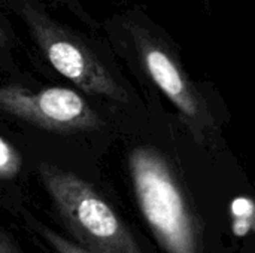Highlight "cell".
Instances as JSON below:
<instances>
[{"mask_svg":"<svg viewBox=\"0 0 255 253\" xmlns=\"http://www.w3.org/2000/svg\"><path fill=\"white\" fill-rule=\"evenodd\" d=\"M21 166L19 152L0 136V179H13L19 174Z\"/></svg>","mask_w":255,"mask_h":253,"instance_id":"obj_7","label":"cell"},{"mask_svg":"<svg viewBox=\"0 0 255 253\" xmlns=\"http://www.w3.org/2000/svg\"><path fill=\"white\" fill-rule=\"evenodd\" d=\"M131 34L142 66L154 84L178 109L194 139L202 143L211 140L218 131L215 118L179 61L149 31L133 28Z\"/></svg>","mask_w":255,"mask_h":253,"instance_id":"obj_4","label":"cell"},{"mask_svg":"<svg viewBox=\"0 0 255 253\" xmlns=\"http://www.w3.org/2000/svg\"><path fill=\"white\" fill-rule=\"evenodd\" d=\"M19 15L39 49L60 75L93 97L128 101L124 88L75 34L27 3L19 6Z\"/></svg>","mask_w":255,"mask_h":253,"instance_id":"obj_3","label":"cell"},{"mask_svg":"<svg viewBox=\"0 0 255 253\" xmlns=\"http://www.w3.org/2000/svg\"><path fill=\"white\" fill-rule=\"evenodd\" d=\"M232 231L238 237H247L254 228V201L250 197H236L230 204Z\"/></svg>","mask_w":255,"mask_h":253,"instance_id":"obj_6","label":"cell"},{"mask_svg":"<svg viewBox=\"0 0 255 253\" xmlns=\"http://www.w3.org/2000/svg\"><path fill=\"white\" fill-rule=\"evenodd\" d=\"M0 110L58 133L87 131L100 125L99 115L78 92L60 86L30 91L16 85H0Z\"/></svg>","mask_w":255,"mask_h":253,"instance_id":"obj_5","label":"cell"},{"mask_svg":"<svg viewBox=\"0 0 255 253\" xmlns=\"http://www.w3.org/2000/svg\"><path fill=\"white\" fill-rule=\"evenodd\" d=\"M36 230L39 231L42 239L48 243V246L55 253H91L87 249L81 248L78 243H75V242L69 240L67 237L58 234L54 230H49V228L42 227V225H39Z\"/></svg>","mask_w":255,"mask_h":253,"instance_id":"obj_8","label":"cell"},{"mask_svg":"<svg viewBox=\"0 0 255 253\" xmlns=\"http://www.w3.org/2000/svg\"><path fill=\"white\" fill-rule=\"evenodd\" d=\"M7 43H9V37H7V33H6V30H4L1 21H0V49L4 48Z\"/></svg>","mask_w":255,"mask_h":253,"instance_id":"obj_10","label":"cell"},{"mask_svg":"<svg viewBox=\"0 0 255 253\" xmlns=\"http://www.w3.org/2000/svg\"><path fill=\"white\" fill-rule=\"evenodd\" d=\"M0 253H27L6 230L0 228Z\"/></svg>","mask_w":255,"mask_h":253,"instance_id":"obj_9","label":"cell"},{"mask_svg":"<svg viewBox=\"0 0 255 253\" xmlns=\"http://www.w3.org/2000/svg\"><path fill=\"white\" fill-rule=\"evenodd\" d=\"M128 170L139 209L167 253H200L193 212L169 163L152 148L137 146Z\"/></svg>","mask_w":255,"mask_h":253,"instance_id":"obj_1","label":"cell"},{"mask_svg":"<svg viewBox=\"0 0 255 253\" xmlns=\"http://www.w3.org/2000/svg\"><path fill=\"white\" fill-rule=\"evenodd\" d=\"M39 176L81 248L91 253H143L121 218L88 182L49 164H40Z\"/></svg>","mask_w":255,"mask_h":253,"instance_id":"obj_2","label":"cell"}]
</instances>
